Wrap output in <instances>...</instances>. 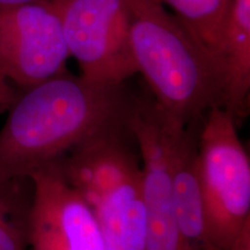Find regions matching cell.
Here are the masks:
<instances>
[{"mask_svg":"<svg viewBox=\"0 0 250 250\" xmlns=\"http://www.w3.org/2000/svg\"><path fill=\"white\" fill-rule=\"evenodd\" d=\"M138 96L68 71L21 90L0 129V182L29 177L93 134L125 124Z\"/></svg>","mask_w":250,"mask_h":250,"instance_id":"6da1fadb","label":"cell"},{"mask_svg":"<svg viewBox=\"0 0 250 250\" xmlns=\"http://www.w3.org/2000/svg\"><path fill=\"white\" fill-rule=\"evenodd\" d=\"M130 44L153 100L182 125L225 107L223 64L179 17L156 0H129Z\"/></svg>","mask_w":250,"mask_h":250,"instance_id":"7a4b0ae2","label":"cell"},{"mask_svg":"<svg viewBox=\"0 0 250 250\" xmlns=\"http://www.w3.org/2000/svg\"><path fill=\"white\" fill-rule=\"evenodd\" d=\"M198 133V173L208 234L227 250L250 220V161L236 118L223 107L208 110Z\"/></svg>","mask_w":250,"mask_h":250,"instance_id":"3957f363","label":"cell"},{"mask_svg":"<svg viewBox=\"0 0 250 250\" xmlns=\"http://www.w3.org/2000/svg\"><path fill=\"white\" fill-rule=\"evenodd\" d=\"M184 126L168 116L154 100L142 96L137 98L127 118L143 160L145 250H192L181 235L170 197L171 161Z\"/></svg>","mask_w":250,"mask_h":250,"instance_id":"277c9868","label":"cell"},{"mask_svg":"<svg viewBox=\"0 0 250 250\" xmlns=\"http://www.w3.org/2000/svg\"><path fill=\"white\" fill-rule=\"evenodd\" d=\"M70 52L80 76L102 83H125L134 74L130 44L129 0H59Z\"/></svg>","mask_w":250,"mask_h":250,"instance_id":"5b68a950","label":"cell"},{"mask_svg":"<svg viewBox=\"0 0 250 250\" xmlns=\"http://www.w3.org/2000/svg\"><path fill=\"white\" fill-rule=\"evenodd\" d=\"M68 58L57 2L0 7V76L23 90L66 72Z\"/></svg>","mask_w":250,"mask_h":250,"instance_id":"8992f818","label":"cell"},{"mask_svg":"<svg viewBox=\"0 0 250 250\" xmlns=\"http://www.w3.org/2000/svg\"><path fill=\"white\" fill-rule=\"evenodd\" d=\"M29 179L31 250H107L93 210L68 184L55 161L34 171Z\"/></svg>","mask_w":250,"mask_h":250,"instance_id":"52a82bcc","label":"cell"},{"mask_svg":"<svg viewBox=\"0 0 250 250\" xmlns=\"http://www.w3.org/2000/svg\"><path fill=\"white\" fill-rule=\"evenodd\" d=\"M77 192L95 214L105 249H146V204L138 159L107 162Z\"/></svg>","mask_w":250,"mask_h":250,"instance_id":"ba28073f","label":"cell"},{"mask_svg":"<svg viewBox=\"0 0 250 250\" xmlns=\"http://www.w3.org/2000/svg\"><path fill=\"white\" fill-rule=\"evenodd\" d=\"M201 120L184 126L176 144L170 170V197L177 226L192 250H220L212 242L206 224L198 173Z\"/></svg>","mask_w":250,"mask_h":250,"instance_id":"9c48e42d","label":"cell"},{"mask_svg":"<svg viewBox=\"0 0 250 250\" xmlns=\"http://www.w3.org/2000/svg\"><path fill=\"white\" fill-rule=\"evenodd\" d=\"M215 54L226 78L225 109L245 117L250 95V0H227Z\"/></svg>","mask_w":250,"mask_h":250,"instance_id":"30bf717a","label":"cell"},{"mask_svg":"<svg viewBox=\"0 0 250 250\" xmlns=\"http://www.w3.org/2000/svg\"><path fill=\"white\" fill-rule=\"evenodd\" d=\"M33 186L29 177L0 182V250H27Z\"/></svg>","mask_w":250,"mask_h":250,"instance_id":"8fae6325","label":"cell"},{"mask_svg":"<svg viewBox=\"0 0 250 250\" xmlns=\"http://www.w3.org/2000/svg\"><path fill=\"white\" fill-rule=\"evenodd\" d=\"M174 11L193 34L215 54L227 0H156ZM217 55V54H215Z\"/></svg>","mask_w":250,"mask_h":250,"instance_id":"7c38bea8","label":"cell"},{"mask_svg":"<svg viewBox=\"0 0 250 250\" xmlns=\"http://www.w3.org/2000/svg\"><path fill=\"white\" fill-rule=\"evenodd\" d=\"M21 89L15 87L7 79L0 76V112L8 110L20 95Z\"/></svg>","mask_w":250,"mask_h":250,"instance_id":"4fadbf2b","label":"cell"},{"mask_svg":"<svg viewBox=\"0 0 250 250\" xmlns=\"http://www.w3.org/2000/svg\"><path fill=\"white\" fill-rule=\"evenodd\" d=\"M227 250H250V220L247 221L235 241Z\"/></svg>","mask_w":250,"mask_h":250,"instance_id":"5bb4252c","label":"cell"},{"mask_svg":"<svg viewBox=\"0 0 250 250\" xmlns=\"http://www.w3.org/2000/svg\"><path fill=\"white\" fill-rule=\"evenodd\" d=\"M39 1L58 2L59 0H0V7H1V6H13V5L27 4V2H39Z\"/></svg>","mask_w":250,"mask_h":250,"instance_id":"9a60e30c","label":"cell"}]
</instances>
